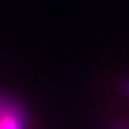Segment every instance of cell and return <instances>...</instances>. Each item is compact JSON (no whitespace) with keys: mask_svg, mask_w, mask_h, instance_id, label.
Listing matches in <instances>:
<instances>
[{"mask_svg":"<svg viewBox=\"0 0 129 129\" xmlns=\"http://www.w3.org/2000/svg\"><path fill=\"white\" fill-rule=\"evenodd\" d=\"M112 129H129V126L127 124H121V122H119V124H116Z\"/></svg>","mask_w":129,"mask_h":129,"instance_id":"7a4b0ae2","label":"cell"},{"mask_svg":"<svg viewBox=\"0 0 129 129\" xmlns=\"http://www.w3.org/2000/svg\"><path fill=\"white\" fill-rule=\"evenodd\" d=\"M25 119L15 104L0 97V129H24Z\"/></svg>","mask_w":129,"mask_h":129,"instance_id":"6da1fadb","label":"cell"},{"mask_svg":"<svg viewBox=\"0 0 129 129\" xmlns=\"http://www.w3.org/2000/svg\"><path fill=\"white\" fill-rule=\"evenodd\" d=\"M124 91H126V94H129V81L124 84Z\"/></svg>","mask_w":129,"mask_h":129,"instance_id":"3957f363","label":"cell"}]
</instances>
